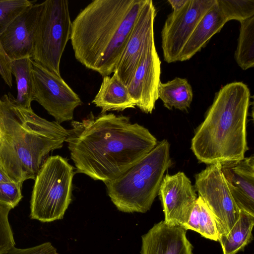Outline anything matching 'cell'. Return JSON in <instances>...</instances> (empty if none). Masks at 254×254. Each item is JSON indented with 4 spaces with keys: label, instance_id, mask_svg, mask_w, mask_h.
I'll list each match as a JSON object with an SVG mask.
<instances>
[{
    "label": "cell",
    "instance_id": "cell-1",
    "mask_svg": "<svg viewBox=\"0 0 254 254\" xmlns=\"http://www.w3.org/2000/svg\"><path fill=\"white\" fill-rule=\"evenodd\" d=\"M71 125L65 141L77 172L104 183L124 174L158 143L147 128L123 115L91 114Z\"/></svg>",
    "mask_w": 254,
    "mask_h": 254
},
{
    "label": "cell",
    "instance_id": "cell-2",
    "mask_svg": "<svg viewBox=\"0 0 254 254\" xmlns=\"http://www.w3.org/2000/svg\"><path fill=\"white\" fill-rule=\"evenodd\" d=\"M146 0H94L72 22L70 38L76 60L109 76L117 64Z\"/></svg>",
    "mask_w": 254,
    "mask_h": 254
},
{
    "label": "cell",
    "instance_id": "cell-3",
    "mask_svg": "<svg viewBox=\"0 0 254 254\" xmlns=\"http://www.w3.org/2000/svg\"><path fill=\"white\" fill-rule=\"evenodd\" d=\"M68 130L16 104L9 93L0 99V167L14 182L35 180L51 151L61 148Z\"/></svg>",
    "mask_w": 254,
    "mask_h": 254
},
{
    "label": "cell",
    "instance_id": "cell-4",
    "mask_svg": "<svg viewBox=\"0 0 254 254\" xmlns=\"http://www.w3.org/2000/svg\"><path fill=\"white\" fill-rule=\"evenodd\" d=\"M251 92L243 82L222 87L215 94L203 121L195 130L191 149L207 165L243 159L248 150L247 124Z\"/></svg>",
    "mask_w": 254,
    "mask_h": 254
},
{
    "label": "cell",
    "instance_id": "cell-5",
    "mask_svg": "<svg viewBox=\"0 0 254 254\" xmlns=\"http://www.w3.org/2000/svg\"><path fill=\"white\" fill-rule=\"evenodd\" d=\"M170 145L167 139L157 145L124 174L106 182L108 193L118 209L145 213L157 195L164 175L171 166Z\"/></svg>",
    "mask_w": 254,
    "mask_h": 254
},
{
    "label": "cell",
    "instance_id": "cell-6",
    "mask_svg": "<svg viewBox=\"0 0 254 254\" xmlns=\"http://www.w3.org/2000/svg\"><path fill=\"white\" fill-rule=\"evenodd\" d=\"M73 167L60 155L48 157L37 174L30 217L42 222L63 218L71 200Z\"/></svg>",
    "mask_w": 254,
    "mask_h": 254
},
{
    "label": "cell",
    "instance_id": "cell-7",
    "mask_svg": "<svg viewBox=\"0 0 254 254\" xmlns=\"http://www.w3.org/2000/svg\"><path fill=\"white\" fill-rule=\"evenodd\" d=\"M43 2L32 60L61 76V60L71 30L68 1L46 0Z\"/></svg>",
    "mask_w": 254,
    "mask_h": 254
},
{
    "label": "cell",
    "instance_id": "cell-8",
    "mask_svg": "<svg viewBox=\"0 0 254 254\" xmlns=\"http://www.w3.org/2000/svg\"><path fill=\"white\" fill-rule=\"evenodd\" d=\"M194 188L213 215L219 236L226 235L238 220L240 210L231 195L221 164L208 165L196 174Z\"/></svg>",
    "mask_w": 254,
    "mask_h": 254
},
{
    "label": "cell",
    "instance_id": "cell-9",
    "mask_svg": "<svg viewBox=\"0 0 254 254\" xmlns=\"http://www.w3.org/2000/svg\"><path fill=\"white\" fill-rule=\"evenodd\" d=\"M33 101H37L62 123L72 120L75 109L82 104L78 95L61 76L32 60Z\"/></svg>",
    "mask_w": 254,
    "mask_h": 254
},
{
    "label": "cell",
    "instance_id": "cell-10",
    "mask_svg": "<svg viewBox=\"0 0 254 254\" xmlns=\"http://www.w3.org/2000/svg\"><path fill=\"white\" fill-rule=\"evenodd\" d=\"M216 0H188L180 10L170 13L161 31L164 61H179L181 51L198 23Z\"/></svg>",
    "mask_w": 254,
    "mask_h": 254
},
{
    "label": "cell",
    "instance_id": "cell-11",
    "mask_svg": "<svg viewBox=\"0 0 254 254\" xmlns=\"http://www.w3.org/2000/svg\"><path fill=\"white\" fill-rule=\"evenodd\" d=\"M156 15V8L153 1L146 0L116 67L115 70L127 86L133 76L145 52L154 42V23Z\"/></svg>",
    "mask_w": 254,
    "mask_h": 254
},
{
    "label": "cell",
    "instance_id": "cell-12",
    "mask_svg": "<svg viewBox=\"0 0 254 254\" xmlns=\"http://www.w3.org/2000/svg\"><path fill=\"white\" fill-rule=\"evenodd\" d=\"M164 213V222L184 228L197 198L189 178L183 172L166 174L158 194Z\"/></svg>",
    "mask_w": 254,
    "mask_h": 254
},
{
    "label": "cell",
    "instance_id": "cell-13",
    "mask_svg": "<svg viewBox=\"0 0 254 254\" xmlns=\"http://www.w3.org/2000/svg\"><path fill=\"white\" fill-rule=\"evenodd\" d=\"M160 74L161 61L154 42L145 52L127 86L136 106L145 113H152L159 99Z\"/></svg>",
    "mask_w": 254,
    "mask_h": 254
},
{
    "label": "cell",
    "instance_id": "cell-14",
    "mask_svg": "<svg viewBox=\"0 0 254 254\" xmlns=\"http://www.w3.org/2000/svg\"><path fill=\"white\" fill-rule=\"evenodd\" d=\"M43 2L33 3L19 14L0 35V42L12 61L32 59Z\"/></svg>",
    "mask_w": 254,
    "mask_h": 254
},
{
    "label": "cell",
    "instance_id": "cell-15",
    "mask_svg": "<svg viewBox=\"0 0 254 254\" xmlns=\"http://www.w3.org/2000/svg\"><path fill=\"white\" fill-rule=\"evenodd\" d=\"M221 170L239 209L254 216V156L221 164Z\"/></svg>",
    "mask_w": 254,
    "mask_h": 254
},
{
    "label": "cell",
    "instance_id": "cell-16",
    "mask_svg": "<svg viewBox=\"0 0 254 254\" xmlns=\"http://www.w3.org/2000/svg\"><path fill=\"white\" fill-rule=\"evenodd\" d=\"M180 226L164 221L155 224L142 236L141 254H192V246Z\"/></svg>",
    "mask_w": 254,
    "mask_h": 254
},
{
    "label": "cell",
    "instance_id": "cell-17",
    "mask_svg": "<svg viewBox=\"0 0 254 254\" xmlns=\"http://www.w3.org/2000/svg\"><path fill=\"white\" fill-rule=\"evenodd\" d=\"M227 21L220 10L216 0L204 14L183 47L179 61L191 59L203 48L215 34L218 33Z\"/></svg>",
    "mask_w": 254,
    "mask_h": 254
},
{
    "label": "cell",
    "instance_id": "cell-18",
    "mask_svg": "<svg viewBox=\"0 0 254 254\" xmlns=\"http://www.w3.org/2000/svg\"><path fill=\"white\" fill-rule=\"evenodd\" d=\"M92 103L101 108V114L110 111H123L136 106L127 87L122 81L116 70L112 76L103 77L100 89Z\"/></svg>",
    "mask_w": 254,
    "mask_h": 254
},
{
    "label": "cell",
    "instance_id": "cell-19",
    "mask_svg": "<svg viewBox=\"0 0 254 254\" xmlns=\"http://www.w3.org/2000/svg\"><path fill=\"white\" fill-rule=\"evenodd\" d=\"M254 216L240 210L239 216L230 231L218 237L223 254H236L253 240Z\"/></svg>",
    "mask_w": 254,
    "mask_h": 254
},
{
    "label": "cell",
    "instance_id": "cell-20",
    "mask_svg": "<svg viewBox=\"0 0 254 254\" xmlns=\"http://www.w3.org/2000/svg\"><path fill=\"white\" fill-rule=\"evenodd\" d=\"M158 96L168 109L187 111L193 99V91L187 79L176 77L165 83L161 82Z\"/></svg>",
    "mask_w": 254,
    "mask_h": 254
},
{
    "label": "cell",
    "instance_id": "cell-21",
    "mask_svg": "<svg viewBox=\"0 0 254 254\" xmlns=\"http://www.w3.org/2000/svg\"><path fill=\"white\" fill-rule=\"evenodd\" d=\"M11 70L17 84V95L15 98V103L22 108L32 109L31 104L33 101V89L32 59L27 57L12 61Z\"/></svg>",
    "mask_w": 254,
    "mask_h": 254
},
{
    "label": "cell",
    "instance_id": "cell-22",
    "mask_svg": "<svg viewBox=\"0 0 254 254\" xmlns=\"http://www.w3.org/2000/svg\"><path fill=\"white\" fill-rule=\"evenodd\" d=\"M234 57L243 70L254 66V16L241 21Z\"/></svg>",
    "mask_w": 254,
    "mask_h": 254
},
{
    "label": "cell",
    "instance_id": "cell-23",
    "mask_svg": "<svg viewBox=\"0 0 254 254\" xmlns=\"http://www.w3.org/2000/svg\"><path fill=\"white\" fill-rule=\"evenodd\" d=\"M226 21L240 22L254 16V0H216Z\"/></svg>",
    "mask_w": 254,
    "mask_h": 254
},
{
    "label": "cell",
    "instance_id": "cell-24",
    "mask_svg": "<svg viewBox=\"0 0 254 254\" xmlns=\"http://www.w3.org/2000/svg\"><path fill=\"white\" fill-rule=\"evenodd\" d=\"M33 4L28 0H0V35L28 7Z\"/></svg>",
    "mask_w": 254,
    "mask_h": 254
},
{
    "label": "cell",
    "instance_id": "cell-25",
    "mask_svg": "<svg viewBox=\"0 0 254 254\" xmlns=\"http://www.w3.org/2000/svg\"><path fill=\"white\" fill-rule=\"evenodd\" d=\"M197 200L199 206L198 233L206 239L217 241L219 234L214 216L200 196Z\"/></svg>",
    "mask_w": 254,
    "mask_h": 254
},
{
    "label": "cell",
    "instance_id": "cell-26",
    "mask_svg": "<svg viewBox=\"0 0 254 254\" xmlns=\"http://www.w3.org/2000/svg\"><path fill=\"white\" fill-rule=\"evenodd\" d=\"M11 209L0 204V254H7L15 246L13 234L8 220Z\"/></svg>",
    "mask_w": 254,
    "mask_h": 254
},
{
    "label": "cell",
    "instance_id": "cell-27",
    "mask_svg": "<svg viewBox=\"0 0 254 254\" xmlns=\"http://www.w3.org/2000/svg\"><path fill=\"white\" fill-rule=\"evenodd\" d=\"M22 183L0 181V204L9 207L14 208L22 198Z\"/></svg>",
    "mask_w": 254,
    "mask_h": 254
},
{
    "label": "cell",
    "instance_id": "cell-28",
    "mask_svg": "<svg viewBox=\"0 0 254 254\" xmlns=\"http://www.w3.org/2000/svg\"><path fill=\"white\" fill-rule=\"evenodd\" d=\"M7 254H59L50 242L25 249L14 247Z\"/></svg>",
    "mask_w": 254,
    "mask_h": 254
},
{
    "label": "cell",
    "instance_id": "cell-29",
    "mask_svg": "<svg viewBox=\"0 0 254 254\" xmlns=\"http://www.w3.org/2000/svg\"><path fill=\"white\" fill-rule=\"evenodd\" d=\"M11 62L0 42V75L10 88L12 87Z\"/></svg>",
    "mask_w": 254,
    "mask_h": 254
},
{
    "label": "cell",
    "instance_id": "cell-30",
    "mask_svg": "<svg viewBox=\"0 0 254 254\" xmlns=\"http://www.w3.org/2000/svg\"><path fill=\"white\" fill-rule=\"evenodd\" d=\"M199 206L196 199L193 207L184 227L186 230H190L198 233L199 227Z\"/></svg>",
    "mask_w": 254,
    "mask_h": 254
},
{
    "label": "cell",
    "instance_id": "cell-31",
    "mask_svg": "<svg viewBox=\"0 0 254 254\" xmlns=\"http://www.w3.org/2000/svg\"><path fill=\"white\" fill-rule=\"evenodd\" d=\"M188 0H168L167 1L171 5L173 11H177L182 9L187 3Z\"/></svg>",
    "mask_w": 254,
    "mask_h": 254
},
{
    "label": "cell",
    "instance_id": "cell-32",
    "mask_svg": "<svg viewBox=\"0 0 254 254\" xmlns=\"http://www.w3.org/2000/svg\"><path fill=\"white\" fill-rule=\"evenodd\" d=\"M0 181H13L0 167Z\"/></svg>",
    "mask_w": 254,
    "mask_h": 254
}]
</instances>
